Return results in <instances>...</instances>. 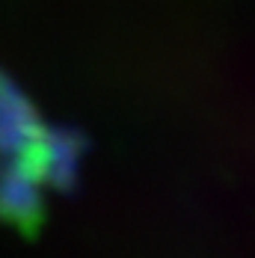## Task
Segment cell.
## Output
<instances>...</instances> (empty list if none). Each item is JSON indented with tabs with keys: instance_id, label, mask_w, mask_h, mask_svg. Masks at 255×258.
Here are the masks:
<instances>
[{
	"instance_id": "1",
	"label": "cell",
	"mask_w": 255,
	"mask_h": 258,
	"mask_svg": "<svg viewBox=\"0 0 255 258\" xmlns=\"http://www.w3.org/2000/svg\"><path fill=\"white\" fill-rule=\"evenodd\" d=\"M39 125L21 89L0 72V211L24 214L30 202Z\"/></svg>"
}]
</instances>
